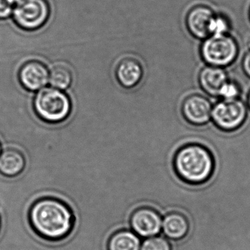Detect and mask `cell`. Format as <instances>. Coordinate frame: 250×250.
I'll list each match as a JSON object with an SVG mask.
<instances>
[{
	"mask_svg": "<svg viewBox=\"0 0 250 250\" xmlns=\"http://www.w3.org/2000/svg\"><path fill=\"white\" fill-rule=\"evenodd\" d=\"M33 107L40 119L49 124H60L71 115L72 104L63 90L43 87L36 93Z\"/></svg>",
	"mask_w": 250,
	"mask_h": 250,
	"instance_id": "cell-3",
	"label": "cell"
},
{
	"mask_svg": "<svg viewBox=\"0 0 250 250\" xmlns=\"http://www.w3.org/2000/svg\"><path fill=\"white\" fill-rule=\"evenodd\" d=\"M19 80L29 91H39L49 83V71L42 61L31 60L24 62L19 71Z\"/></svg>",
	"mask_w": 250,
	"mask_h": 250,
	"instance_id": "cell-10",
	"label": "cell"
},
{
	"mask_svg": "<svg viewBox=\"0 0 250 250\" xmlns=\"http://www.w3.org/2000/svg\"></svg>",
	"mask_w": 250,
	"mask_h": 250,
	"instance_id": "cell-26",
	"label": "cell"
},
{
	"mask_svg": "<svg viewBox=\"0 0 250 250\" xmlns=\"http://www.w3.org/2000/svg\"><path fill=\"white\" fill-rule=\"evenodd\" d=\"M140 250H172V248L168 238L157 235L146 238L141 243Z\"/></svg>",
	"mask_w": 250,
	"mask_h": 250,
	"instance_id": "cell-17",
	"label": "cell"
},
{
	"mask_svg": "<svg viewBox=\"0 0 250 250\" xmlns=\"http://www.w3.org/2000/svg\"><path fill=\"white\" fill-rule=\"evenodd\" d=\"M213 105L211 102L200 94L187 96L182 103L181 112L186 121L194 125H203L211 120Z\"/></svg>",
	"mask_w": 250,
	"mask_h": 250,
	"instance_id": "cell-8",
	"label": "cell"
},
{
	"mask_svg": "<svg viewBox=\"0 0 250 250\" xmlns=\"http://www.w3.org/2000/svg\"><path fill=\"white\" fill-rule=\"evenodd\" d=\"M173 167L181 181L191 185H200L213 175L215 160L208 148L197 143H190L177 150Z\"/></svg>",
	"mask_w": 250,
	"mask_h": 250,
	"instance_id": "cell-2",
	"label": "cell"
},
{
	"mask_svg": "<svg viewBox=\"0 0 250 250\" xmlns=\"http://www.w3.org/2000/svg\"><path fill=\"white\" fill-rule=\"evenodd\" d=\"M141 62L132 57H126L119 61L115 70V75L120 84L125 88L136 87L143 77Z\"/></svg>",
	"mask_w": 250,
	"mask_h": 250,
	"instance_id": "cell-12",
	"label": "cell"
},
{
	"mask_svg": "<svg viewBox=\"0 0 250 250\" xmlns=\"http://www.w3.org/2000/svg\"><path fill=\"white\" fill-rule=\"evenodd\" d=\"M108 250H140L141 241L138 235L128 229H119L108 241Z\"/></svg>",
	"mask_w": 250,
	"mask_h": 250,
	"instance_id": "cell-15",
	"label": "cell"
},
{
	"mask_svg": "<svg viewBox=\"0 0 250 250\" xmlns=\"http://www.w3.org/2000/svg\"><path fill=\"white\" fill-rule=\"evenodd\" d=\"M240 95L241 87L238 83L229 80L222 88L219 97L222 98V99H239Z\"/></svg>",
	"mask_w": 250,
	"mask_h": 250,
	"instance_id": "cell-19",
	"label": "cell"
},
{
	"mask_svg": "<svg viewBox=\"0 0 250 250\" xmlns=\"http://www.w3.org/2000/svg\"><path fill=\"white\" fill-rule=\"evenodd\" d=\"M162 220L163 218L156 209L142 206L132 212L129 222L133 232L138 236L149 238L160 233Z\"/></svg>",
	"mask_w": 250,
	"mask_h": 250,
	"instance_id": "cell-7",
	"label": "cell"
},
{
	"mask_svg": "<svg viewBox=\"0 0 250 250\" xmlns=\"http://www.w3.org/2000/svg\"><path fill=\"white\" fill-rule=\"evenodd\" d=\"M247 103H248V106H249V107H250V93H249V95H248V99H247Z\"/></svg>",
	"mask_w": 250,
	"mask_h": 250,
	"instance_id": "cell-23",
	"label": "cell"
},
{
	"mask_svg": "<svg viewBox=\"0 0 250 250\" xmlns=\"http://www.w3.org/2000/svg\"><path fill=\"white\" fill-rule=\"evenodd\" d=\"M20 1H21V0H8V2H9L11 5H14V6H15V5H17V3H19Z\"/></svg>",
	"mask_w": 250,
	"mask_h": 250,
	"instance_id": "cell-22",
	"label": "cell"
},
{
	"mask_svg": "<svg viewBox=\"0 0 250 250\" xmlns=\"http://www.w3.org/2000/svg\"><path fill=\"white\" fill-rule=\"evenodd\" d=\"M27 165L24 153L17 148L8 147L0 154V174L14 178L22 173Z\"/></svg>",
	"mask_w": 250,
	"mask_h": 250,
	"instance_id": "cell-13",
	"label": "cell"
},
{
	"mask_svg": "<svg viewBox=\"0 0 250 250\" xmlns=\"http://www.w3.org/2000/svg\"><path fill=\"white\" fill-rule=\"evenodd\" d=\"M231 23L229 19L223 14H216L210 25V36L229 34Z\"/></svg>",
	"mask_w": 250,
	"mask_h": 250,
	"instance_id": "cell-18",
	"label": "cell"
},
{
	"mask_svg": "<svg viewBox=\"0 0 250 250\" xmlns=\"http://www.w3.org/2000/svg\"><path fill=\"white\" fill-rule=\"evenodd\" d=\"M247 116V105L240 99H222L212 109L211 120L222 131L238 129L245 122Z\"/></svg>",
	"mask_w": 250,
	"mask_h": 250,
	"instance_id": "cell-6",
	"label": "cell"
},
{
	"mask_svg": "<svg viewBox=\"0 0 250 250\" xmlns=\"http://www.w3.org/2000/svg\"><path fill=\"white\" fill-rule=\"evenodd\" d=\"M14 7L8 2V0H0V20H5L11 17Z\"/></svg>",
	"mask_w": 250,
	"mask_h": 250,
	"instance_id": "cell-20",
	"label": "cell"
},
{
	"mask_svg": "<svg viewBox=\"0 0 250 250\" xmlns=\"http://www.w3.org/2000/svg\"><path fill=\"white\" fill-rule=\"evenodd\" d=\"M1 226H2V218L0 216V229H1Z\"/></svg>",
	"mask_w": 250,
	"mask_h": 250,
	"instance_id": "cell-24",
	"label": "cell"
},
{
	"mask_svg": "<svg viewBox=\"0 0 250 250\" xmlns=\"http://www.w3.org/2000/svg\"><path fill=\"white\" fill-rule=\"evenodd\" d=\"M241 67L244 74L250 78V49L246 52L241 61Z\"/></svg>",
	"mask_w": 250,
	"mask_h": 250,
	"instance_id": "cell-21",
	"label": "cell"
},
{
	"mask_svg": "<svg viewBox=\"0 0 250 250\" xmlns=\"http://www.w3.org/2000/svg\"><path fill=\"white\" fill-rule=\"evenodd\" d=\"M225 68L206 65L200 70L198 83L202 90L209 96L219 97L224 86L229 81Z\"/></svg>",
	"mask_w": 250,
	"mask_h": 250,
	"instance_id": "cell-11",
	"label": "cell"
},
{
	"mask_svg": "<svg viewBox=\"0 0 250 250\" xmlns=\"http://www.w3.org/2000/svg\"><path fill=\"white\" fill-rule=\"evenodd\" d=\"M216 13L206 5L192 7L186 17V26L191 36L200 40L210 36V29Z\"/></svg>",
	"mask_w": 250,
	"mask_h": 250,
	"instance_id": "cell-9",
	"label": "cell"
},
{
	"mask_svg": "<svg viewBox=\"0 0 250 250\" xmlns=\"http://www.w3.org/2000/svg\"><path fill=\"white\" fill-rule=\"evenodd\" d=\"M190 224L185 215L178 211L168 213L162 220V230L167 238L180 241L189 232Z\"/></svg>",
	"mask_w": 250,
	"mask_h": 250,
	"instance_id": "cell-14",
	"label": "cell"
},
{
	"mask_svg": "<svg viewBox=\"0 0 250 250\" xmlns=\"http://www.w3.org/2000/svg\"><path fill=\"white\" fill-rule=\"evenodd\" d=\"M13 17L22 30L34 31L46 24L51 15L48 0H21L14 7Z\"/></svg>",
	"mask_w": 250,
	"mask_h": 250,
	"instance_id": "cell-5",
	"label": "cell"
},
{
	"mask_svg": "<svg viewBox=\"0 0 250 250\" xmlns=\"http://www.w3.org/2000/svg\"><path fill=\"white\" fill-rule=\"evenodd\" d=\"M200 52L202 59L207 65L225 68L235 62L239 47L230 34L219 35L204 39Z\"/></svg>",
	"mask_w": 250,
	"mask_h": 250,
	"instance_id": "cell-4",
	"label": "cell"
},
{
	"mask_svg": "<svg viewBox=\"0 0 250 250\" xmlns=\"http://www.w3.org/2000/svg\"><path fill=\"white\" fill-rule=\"evenodd\" d=\"M2 153V145H1V143H0V154Z\"/></svg>",
	"mask_w": 250,
	"mask_h": 250,
	"instance_id": "cell-25",
	"label": "cell"
},
{
	"mask_svg": "<svg viewBox=\"0 0 250 250\" xmlns=\"http://www.w3.org/2000/svg\"><path fill=\"white\" fill-rule=\"evenodd\" d=\"M73 73L67 64L55 63L49 71V80L52 87L64 90L72 84Z\"/></svg>",
	"mask_w": 250,
	"mask_h": 250,
	"instance_id": "cell-16",
	"label": "cell"
},
{
	"mask_svg": "<svg viewBox=\"0 0 250 250\" xmlns=\"http://www.w3.org/2000/svg\"><path fill=\"white\" fill-rule=\"evenodd\" d=\"M29 222L34 232L47 241H61L72 232L76 217L72 208L63 200L45 197L30 208Z\"/></svg>",
	"mask_w": 250,
	"mask_h": 250,
	"instance_id": "cell-1",
	"label": "cell"
}]
</instances>
